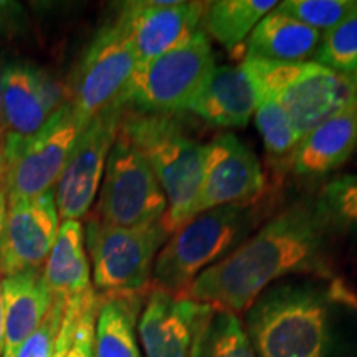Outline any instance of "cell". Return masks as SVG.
Here are the masks:
<instances>
[{
  "label": "cell",
  "mask_w": 357,
  "mask_h": 357,
  "mask_svg": "<svg viewBox=\"0 0 357 357\" xmlns=\"http://www.w3.org/2000/svg\"><path fill=\"white\" fill-rule=\"evenodd\" d=\"M331 231L316 202L289 205L230 255L204 270L182 294L238 316L276 280L298 273L328 276Z\"/></svg>",
  "instance_id": "6da1fadb"
},
{
  "label": "cell",
  "mask_w": 357,
  "mask_h": 357,
  "mask_svg": "<svg viewBox=\"0 0 357 357\" xmlns=\"http://www.w3.org/2000/svg\"><path fill=\"white\" fill-rule=\"evenodd\" d=\"M331 294L311 284L263 291L247 310V331L257 357H329Z\"/></svg>",
  "instance_id": "7a4b0ae2"
},
{
  "label": "cell",
  "mask_w": 357,
  "mask_h": 357,
  "mask_svg": "<svg viewBox=\"0 0 357 357\" xmlns=\"http://www.w3.org/2000/svg\"><path fill=\"white\" fill-rule=\"evenodd\" d=\"M119 134L149 160L167 200L164 229L172 235L189 222V212L202 184L205 144L187 136L171 114L126 108Z\"/></svg>",
  "instance_id": "3957f363"
},
{
  "label": "cell",
  "mask_w": 357,
  "mask_h": 357,
  "mask_svg": "<svg viewBox=\"0 0 357 357\" xmlns=\"http://www.w3.org/2000/svg\"><path fill=\"white\" fill-rule=\"evenodd\" d=\"M260 217L257 199L222 205L192 217L169 236L155 257L153 288L182 294L204 270L238 248Z\"/></svg>",
  "instance_id": "277c9868"
},
{
  "label": "cell",
  "mask_w": 357,
  "mask_h": 357,
  "mask_svg": "<svg viewBox=\"0 0 357 357\" xmlns=\"http://www.w3.org/2000/svg\"><path fill=\"white\" fill-rule=\"evenodd\" d=\"M242 66L257 96L278 102L301 137L357 100V77L337 73L314 61L243 60Z\"/></svg>",
  "instance_id": "5b68a950"
},
{
  "label": "cell",
  "mask_w": 357,
  "mask_h": 357,
  "mask_svg": "<svg viewBox=\"0 0 357 357\" xmlns=\"http://www.w3.org/2000/svg\"><path fill=\"white\" fill-rule=\"evenodd\" d=\"M213 66L211 38L199 30L181 47L137 63L124 91V108L171 116L187 111Z\"/></svg>",
  "instance_id": "8992f818"
},
{
  "label": "cell",
  "mask_w": 357,
  "mask_h": 357,
  "mask_svg": "<svg viewBox=\"0 0 357 357\" xmlns=\"http://www.w3.org/2000/svg\"><path fill=\"white\" fill-rule=\"evenodd\" d=\"M164 223L147 229H123L93 215L84 227L93 288L105 294H147L158 253L169 240Z\"/></svg>",
  "instance_id": "52a82bcc"
},
{
  "label": "cell",
  "mask_w": 357,
  "mask_h": 357,
  "mask_svg": "<svg viewBox=\"0 0 357 357\" xmlns=\"http://www.w3.org/2000/svg\"><path fill=\"white\" fill-rule=\"evenodd\" d=\"M167 200L146 155L118 132L101 181L95 217L123 229H147L164 220Z\"/></svg>",
  "instance_id": "ba28073f"
},
{
  "label": "cell",
  "mask_w": 357,
  "mask_h": 357,
  "mask_svg": "<svg viewBox=\"0 0 357 357\" xmlns=\"http://www.w3.org/2000/svg\"><path fill=\"white\" fill-rule=\"evenodd\" d=\"M86 119L66 100L47 123L0 160L6 166L8 200L37 197L55 189Z\"/></svg>",
  "instance_id": "9c48e42d"
},
{
  "label": "cell",
  "mask_w": 357,
  "mask_h": 357,
  "mask_svg": "<svg viewBox=\"0 0 357 357\" xmlns=\"http://www.w3.org/2000/svg\"><path fill=\"white\" fill-rule=\"evenodd\" d=\"M136 66L131 43L114 19L98 30L84 50L66 100L86 121L114 106H124V91Z\"/></svg>",
  "instance_id": "30bf717a"
},
{
  "label": "cell",
  "mask_w": 357,
  "mask_h": 357,
  "mask_svg": "<svg viewBox=\"0 0 357 357\" xmlns=\"http://www.w3.org/2000/svg\"><path fill=\"white\" fill-rule=\"evenodd\" d=\"M65 93L50 73L25 60L0 66L2 158L32 137L63 105Z\"/></svg>",
  "instance_id": "8fae6325"
},
{
  "label": "cell",
  "mask_w": 357,
  "mask_h": 357,
  "mask_svg": "<svg viewBox=\"0 0 357 357\" xmlns=\"http://www.w3.org/2000/svg\"><path fill=\"white\" fill-rule=\"evenodd\" d=\"M124 106H114L86 123L55 185L60 220H82L91 211L106 160L119 132Z\"/></svg>",
  "instance_id": "7c38bea8"
},
{
  "label": "cell",
  "mask_w": 357,
  "mask_h": 357,
  "mask_svg": "<svg viewBox=\"0 0 357 357\" xmlns=\"http://www.w3.org/2000/svg\"><path fill=\"white\" fill-rule=\"evenodd\" d=\"M265 187L260 160L234 134H220L205 144L204 176L189 220L199 213L258 199Z\"/></svg>",
  "instance_id": "4fadbf2b"
},
{
  "label": "cell",
  "mask_w": 357,
  "mask_h": 357,
  "mask_svg": "<svg viewBox=\"0 0 357 357\" xmlns=\"http://www.w3.org/2000/svg\"><path fill=\"white\" fill-rule=\"evenodd\" d=\"M55 190L8 200L0 238V273L12 276L42 270L60 229Z\"/></svg>",
  "instance_id": "5bb4252c"
},
{
  "label": "cell",
  "mask_w": 357,
  "mask_h": 357,
  "mask_svg": "<svg viewBox=\"0 0 357 357\" xmlns=\"http://www.w3.org/2000/svg\"><path fill=\"white\" fill-rule=\"evenodd\" d=\"M213 310L185 294L151 288L137 321L146 357H192Z\"/></svg>",
  "instance_id": "9a60e30c"
},
{
  "label": "cell",
  "mask_w": 357,
  "mask_h": 357,
  "mask_svg": "<svg viewBox=\"0 0 357 357\" xmlns=\"http://www.w3.org/2000/svg\"><path fill=\"white\" fill-rule=\"evenodd\" d=\"M207 2H124L116 20L131 43L137 63L181 47L199 32Z\"/></svg>",
  "instance_id": "2e32d148"
},
{
  "label": "cell",
  "mask_w": 357,
  "mask_h": 357,
  "mask_svg": "<svg viewBox=\"0 0 357 357\" xmlns=\"http://www.w3.org/2000/svg\"><path fill=\"white\" fill-rule=\"evenodd\" d=\"M258 105L255 86L243 66H213L189 106L190 113L217 128H245Z\"/></svg>",
  "instance_id": "e0dca14e"
},
{
  "label": "cell",
  "mask_w": 357,
  "mask_h": 357,
  "mask_svg": "<svg viewBox=\"0 0 357 357\" xmlns=\"http://www.w3.org/2000/svg\"><path fill=\"white\" fill-rule=\"evenodd\" d=\"M357 151V100L303 137L289 166L298 176L321 177L336 171Z\"/></svg>",
  "instance_id": "ac0fdd59"
},
{
  "label": "cell",
  "mask_w": 357,
  "mask_h": 357,
  "mask_svg": "<svg viewBox=\"0 0 357 357\" xmlns=\"http://www.w3.org/2000/svg\"><path fill=\"white\" fill-rule=\"evenodd\" d=\"M3 298V352L2 357H15L55 301L45 283L42 270L25 271L2 278Z\"/></svg>",
  "instance_id": "d6986e66"
},
{
  "label": "cell",
  "mask_w": 357,
  "mask_h": 357,
  "mask_svg": "<svg viewBox=\"0 0 357 357\" xmlns=\"http://www.w3.org/2000/svg\"><path fill=\"white\" fill-rule=\"evenodd\" d=\"M42 275L58 300H83L95 289L82 222L63 220L60 223L55 243L42 266Z\"/></svg>",
  "instance_id": "ffe728a7"
},
{
  "label": "cell",
  "mask_w": 357,
  "mask_h": 357,
  "mask_svg": "<svg viewBox=\"0 0 357 357\" xmlns=\"http://www.w3.org/2000/svg\"><path fill=\"white\" fill-rule=\"evenodd\" d=\"M321 37L318 30L275 8L248 35L245 60L300 63L314 55Z\"/></svg>",
  "instance_id": "44dd1931"
},
{
  "label": "cell",
  "mask_w": 357,
  "mask_h": 357,
  "mask_svg": "<svg viewBox=\"0 0 357 357\" xmlns=\"http://www.w3.org/2000/svg\"><path fill=\"white\" fill-rule=\"evenodd\" d=\"M95 321V357H142L137 321L147 294H100Z\"/></svg>",
  "instance_id": "7402d4cb"
},
{
  "label": "cell",
  "mask_w": 357,
  "mask_h": 357,
  "mask_svg": "<svg viewBox=\"0 0 357 357\" xmlns=\"http://www.w3.org/2000/svg\"><path fill=\"white\" fill-rule=\"evenodd\" d=\"M275 0H215L207 2L202 22L205 33H211L229 50L238 47L263 17L278 7Z\"/></svg>",
  "instance_id": "603a6c76"
},
{
  "label": "cell",
  "mask_w": 357,
  "mask_h": 357,
  "mask_svg": "<svg viewBox=\"0 0 357 357\" xmlns=\"http://www.w3.org/2000/svg\"><path fill=\"white\" fill-rule=\"evenodd\" d=\"M192 357H257V354L238 316L213 310Z\"/></svg>",
  "instance_id": "cb8c5ba5"
},
{
  "label": "cell",
  "mask_w": 357,
  "mask_h": 357,
  "mask_svg": "<svg viewBox=\"0 0 357 357\" xmlns=\"http://www.w3.org/2000/svg\"><path fill=\"white\" fill-rule=\"evenodd\" d=\"M255 123L271 160L289 164L303 137L296 132L283 108L271 98L260 96L255 109Z\"/></svg>",
  "instance_id": "d4e9b609"
},
{
  "label": "cell",
  "mask_w": 357,
  "mask_h": 357,
  "mask_svg": "<svg viewBox=\"0 0 357 357\" xmlns=\"http://www.w3.org/2000/svg\"><path fill=\"white\" fill-rule=\"evenodd\" d=\"M316 207L333 231L357 234V172L329 181L321 190Z\"/></svg>",
  "instance_id": "484cf974"
},
{
  "label": "cell",
  "mask_w": 357,
  "mask_h": 357,
  "mask_svg": "<svg viewBox=\"0 0 357 357\" xmlns=\"http://www.w3.org/2000/svg\"><path fill=\"white\" fill-rule=\"evenodd\" d=\"M312 61L337 73L357 77V13L323 33Z\"/></svg>",
  "instance_id": "4316f807"
},
{
  "label": "cell",
  "mask_w": 357,
  "mask_h": 357,
  "mask_svg": "<svg viewBox=\"0 0 357 357\" xmlns=\"http://www.w3.org/2000/svg\"><path fill=\"white\" fill-rule=\"evenodd\" d=\"M278 10L321 33L357 13V0H287L278 3Z\"/></svg>",
  "instance_id": "83f0119b"
},
{
  "label": "cell",
  "mask_w": 357,
  "mask_h": 357,
  "mask_svg": "<svg viewBox=\"0 0 357 357\" xmlns=\"http://www.w3.org/2000/svg\"><path fill=\"white\" fill-rule=\"evenodd\" d=\"M66 301L55 298L50 311L47 312L38 328L26 337V341L19 347L15 357H52L55 342L63 321Z\"/></svg>",
  "instance_id": "f1b7e54d"
},
{
  "label": "cell",
  "mask_w": 357,
  "mask_h": 357,
  "mask_svg": "<svg viewBox=\"0 0 357 357\" xmlns=\"http://www.w3.org/2000/svg\"><path fill=\"white\" fill-rule=\"evenodd\" d=\"M100 298V293H96L95 289L84 300L75 328L70 357H95V321Z\"/></svg>",
  "instance_id": "f546056e"
},
{
  "label": "cell",
  "mask_w": 357,
  "mask_h": 357,
  "mask_svg": "<svg viewBox=\"0 0 357 357\" xmlns=\"http://www.w3.org/2000/svg\"><path fill=\"white\" fill-rule=\"evenodd\" d=\"M93 291H95V289H93ZM86 298L88 296H84L83 300L66 301L63 321H61V328H60V333H58L55 349H53L52 357H70V349H71V342H73L75 328H77L78 316H79V312H82L83 303Z\"/></svg>",
  "instance_id": "4dcf8cb0"
},
{
  "label": "cell",
  "mask_w": 357,
  "mask_h": 357,
  "mask_svg": "<svg viewBox=\"0 0 357 357\" xmlns=\"http://www.w3.org/2000/svg\"><path fill=\"white\" fill-rule=\"evenodd\" d=\"M25 12L19 2L0 0V35H13L25 25Z\"/></svg>",
  "instance_id": "1f68e13d"
},
{
  "label": "cell",
  "mask_w": 357,
  "mask_h": 357,
  "mask_svg": "<svg viewBox=\"0 0 357 357\" xmlns=\"http://www.w3.org/2000/svg\"><path fill=\"white\" fill-rule=\"evenodd\" d=\"M7 205H8V192H7L6 166H3L2 160H0V238H2L3 225H6Z\"/></svg>",
  "instance_id": "d6a6232c"
},
{
  "label": "cell",
  "mask_w": 357,
  "mask_h": 357,
  "mask_svg": "<svg viewBox=\"0 0 357 357\" xmlns=\"http://www.w3.org/2000/svg\"><path fill=\"white\" fill-rule=\"evenodd\" d=\"M2 273H0V357L3 352V298H2Z\"/></svg>",
  "instance_id": "836d02e7"
},
{
  "label": "cell",
  "mask_w": 357,
  "mask_h": 357,
  "mask_svg": "<svg viewBox=\"0 0 357 357\" xmlns=\"http://www.w3.org/2000/svg\"><path fill=\"white\" fill-rule=\"evenodd\" d=\"M0 154H2V132H0Z\"/></svg>",
  "instance_id": "e575fe53"
}]
</instances>
